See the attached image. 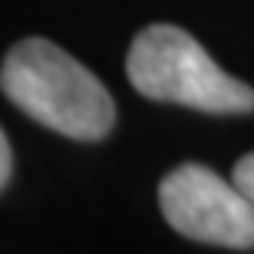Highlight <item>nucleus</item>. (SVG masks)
I'll use <instances>...</instances> for the list:
<instances>
[{
    "mask_svg": "<svg viewBox=\"0 0 254 254\" xmlns=\"http://www.w3.org/2000/svg\"><path fill=\"white\" fill-rule=\"evenodd\" d=\"M0 89L33 123L76 142H99L113 132V96L79 60L50 40L13 43L0 66Z\"/></svg>",
    "mask_w": 254,
    "mask_h": 254,
    "instance_id": "obj_1",
    "label": "nucleus"
},
{
    "mask_svg": "<svg viewBox=\"0 0 254 254\" xmlns=\"http://www.w3.org/2000/svg\"><path fill=\"white\" fill-rule=\"evenodd\" d=\"M132 89L155 103H179L211 116L254 113V89L225 73L208 50L175 23L139 30L126 57Z\"/></svg>",
    "mask_w": 254,
    "mask_h": 254,
    "instance_id": "obj_2",
    "label": "nucleus"
},
{
    "mask_svg": "<svg viewBox=\"0 0 254 254\" xmlns=\"http://www.w3.org/2000/svg\"><path fill=\"white\" fill-rule=\"evenodd\" d=\"M159 208L182 238L231 251L254 248V201L238 189V182L198 162L172 169L159 185Z\"/></svg>",
    "mask_w": 254,
    "mask_h": 254,
    "instance_id": "obj_3",
    "label": "nucleus"
},
{
    "mask_svg": "<svg viewBox=\"0 0 254 254\" xmlns=\"http://www.w3.org/2000/svg\"><path fill=\"white\" fill-rule=\"evenodd\" d=\"M235 182H238V189L254 201V152H248V155H241L235 162Z\"/></svg>",
    "mask_w": 254,
    "mask_h": 254,
    "instance_id": "obj_4",
    "label": "nucleus"
},
{
    "mask_svg": "<svg viewBox=\"0 0 254 254\" xmlns=\"http://www.w3.org/2000/svg\"><path fill=\"white\" fill-rule=\"evenodd\" d=\"M10 172H13V152H10V142L3 135V129H0V191L7 189Z\"/></svg>",
    "mask_w": 254,
    "mask_h": 254,
    "instance_id": "obj_5",
    "label": "nucleus"
}]
</instances>
